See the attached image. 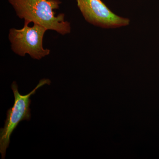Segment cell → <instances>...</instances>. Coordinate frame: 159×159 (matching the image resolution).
Listing matches in <instances>:
<instances>
[{"mask_svg":"<svg viewBox=\"0 0 159 159\" xmlns=\"http://www.w3.org/2000/svg\"><path fill=\"white\" fill-rule=\"evenodd\" d=\"M16 15L25 22H33L48 30L65 35L71 32L70 24L65 20V15L56 16L54 9H59V0H8Z\"/></svg>","mask_w":159,"mask_h":159,"instance_id":"obj_1","label":"cell"},{"mask_svg":"<svg viewBox=\"0 0 159 159\" xmlns=\"http://www.w3.org/2000/svg\"><path fill=\"white\" fill-rule=\"evenodd\" d=\"M51 83L49 79H42L33 90L25 95H21L19 92L16 82L12 83L11 88L14 94V104L7 111V118L4 127L1 128L0 130V152L2 159L5 158L6 149L9 146L11 134L19 123L23 120L29 121L31 119L30 97L34 95L36 91L41 87L45 84L50 85Z\"/></svg>","mask_w":159,"mask_h":159,"instance_id":"obj_2","label":"cell"},{"mask_svg":"<svg viewBox=\"0 0 159 159\" xmlns=\"http://www.w3.org/2000/svg\"><path fill=\"white\" fill-rule=\"evenodd\" d=\"M25 22L22 29L9 30V39L11 48L15 54L24 57L29 54L31 58L40 60L48 55L50 50L43 47V38L47 29L38 24L29 27Z\"/></svg>","mask_w":159,"mask_h":159,"instance_id":"obj_3","label":"cell"},{"mask_svg":"<svg viewBox=\"0 0 159 159\" xmlns=\"http://www.w3.org/2000/svg\"><path fill=\"white\" fill-rule=\"evenodd\" d=\"M84 19L94 26L103 29H116L129 25L130 20L111 11L102 0H76Z\"/></svg>","mask_w":159,"mask_h":159,"instance_id":"obj_4","label":"cell"}]
</instances>
